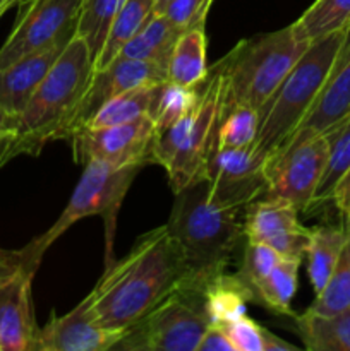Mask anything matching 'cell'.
Segmentation results:
<instances>
[{
  "mask_svg": "<svg viewBox=\"0 0 350 351\" xmlns=\"http://www.w3.org/2000/svg\"><path fill=\"white\" fill-rule=\"evenodd\" d=\"M347 308H350V235L325 288L316 295L309 311L316 314L331 315L340 314Z\"/></svg>",
  "mask_w": 350,
  "mask_h": 351,
  "instance_id": "cell-31",
  "label": "cell"
},
{
  "mask_svg": "<svg viewBox=\"0 0 350 351\" xmlns=\"http://www.w3.org/2000/svg\"><path fill=\"white\" fill-rule=\"evenodd\" d=\"M331 202L336 206V209L342 213L343 218H347L350 221V168L347 170V173L340 178L338 184H336L331 195Z\"/></svg>",
  "mask_w": 350,
  "mask_h": 351,
  "instance_id": "cell-37",
  "label": "cell"
},
{
  "mask_svg": "<svg viewBox=\"0 0 350 351\" xmlns=\"http://www.w3.org/2000/svg\"><path fill=\"white\" fill-rule=\"evenodd\" d=\"M350 115V34L343 45L321 93L316 98L314 105L307 112L297 130L292 134V139L318 136L328 132L329 129ZM287 141V143H288ZM285 143V144H287ZM283 144V146H285Z\"/></svg>",
  "mask_w": 350,
  "mask_h": 351,
  "instance_id": "cell-17",
  "label": "cell"
},
{
  "mask_svg": "<svg viewBox=\"0 0 350 351\" xmlns=\"http://www.w3.org/2000/svg\"><path fill=\"white\" fill-rule=\"evenodd\" d=\"M122 3L124 0H84L82 2L75 34L86 41L95 64L102 53L113 16Z\"/></svg>",
  "mask_w": 350,
  "mask_h": 351,
  "instance_id": "cell-30",
  "label": "cell"
},
{
  "mask_svg": "<svg viewBox=\"0 0 350 351\" xmlns=\"http://www.w3.org/2000/svg\"><path fill=\"white\" fill-rule=\"evenodd\" d=\"M325 134L329 141L328 163H326L321 182L316 189L312 206L331 201L336 184L350 168V115Z\"/></svg>",
  "mask_w": 350,
  "mask_h": 351,
  "instance_id": "cell-29",
  "label": "cell"
},
{
  "mask_svg": "<svg viewBox=\"0 0 350 351\" xmlns=\"http://www.w3.org/2000/svg\"><path fill=\"white\" fill-rule=\"evenodd\" d=\"M154 14V0H124L120 9L113 16L108 34L103 43L102 53L95 64V71L105 67L120 53L124 45L139 33L141 27Z\"/></svg>",
  "mask_w": 350,
  "mask_h": 351,
  "instance_id": "cell-26",
  "label": "cell"
},
{
  "mask_svg": "<svg viewBox=\"0 0 350 351\" xmlns=\"http://www.w3.org/2000/svg\"><path fill=\"white\" fill-rule=\"evenodd\" d=\"M143 167H112L102 161L84 163V171L72 192L69 204L58 216L57 221L43 233L27 243L38 257H43L48 247L60 235H64L74 223L88 216H102L105 223V267L115 263L113 257V237H115L117 215L130 184Z\"/></svg>",
  "mask_w": 350,
  "mask_h": 351,
  "instance_id": "cell-6",
  "label": "cell"
},
{
  "mask_svg": "<svg viewBox=\"0 0 350 351\" xmlns=\"http://www.w3.org/2000/svg\"><path fill=\"white\" fill-rule=\"evenodd\" d=\"M93 72L91 51L86 41L75 34L31 96L26 108L17 115L12 136L0 143V167L19 154L36 156L50 141H67L72 117Z\"/></svg>",
  "mask_w": 350,
  "mask_h": 351,
  "instance_id": "cell-2",
  "label": "cell"
},
{
  "mask_svg": "<svg viewBox=\"0 0 350 351\" xmlns=\"http://www.w3.org/2000/svg\"><path fill=\"white\" fill-rule=\"evenodd\" d=\"M40 263L27 245L0 254V351H36L31 285Z\"/></svg>",
  "mask_w": 350,
  "mask_h": 351,
  "instance_id": "cell-9",
  "label": "cell"
},
{
  "mask_svg": "<svg viewBox=\"0 0 350 351\" xmlns=\"http://www.w3.org/2000/svg\"><path fill=\"white\" fill-rule=\"evenodd\" d=\"M5 139H7L5 134H0V143H2V141H5Z\"/></svg>",
  "mask_w": 350,
  "mask_h": 351,
  "instance_id": "cell-41",
  "label": "cell"
},
{
  "mask_svg": "<svg viewBox=\"0 0 350 351\" xmlns=\"http://www.w3.org/2000/svg\"><path fill=\"white\" fill-rule=\"evenodd\" d=\"M213 0H172L165 9V16L182 31L205 24L206 14Z\"/></svg>",
  "mask_w": 350,
  "mask_h": 351,
  "instance_id": "cell-35",
  "label": "cell"
},
{
  "mask_svg": "<svg viewBox=\"0 0 350 351\" xmlns=\"http://www.w3.org/2000/svg\"><path fill=\"white\" fill-rule=\"evenodd\" d=\"M266 156L257 147L215 149L206 168L209 191L218 201L246 208L266 191Z\"/></svg>",
  "mask_w": 350,
  "mask_h": 351,
  "instance_id": "cell-13",
  "label": "cell"
},
{
  "mask_svg": "<svg viewBox=\"0 0 350 351\" xmlns=\"http://www.w3.org/2000/svg\"><path fill=\"white\" fill-rule=\"evenodd\" d=\"M223 95L225 75L216 62L208 69V75L199 86V99L191 129L174 160L165 168L174 194L196 182L206 180L208 161L216 149Z\"/></svg>",
  "mask_w": 350,
  "mask_h": 351,
  "instance_id": "cell-8",
  "label": "cell"
},
{
  "mask_svg": "<svg viewBox=\"0 0 350 351\" xmlns=\"http://www.w3.org/2000/svg\"><path fill=\"white\" fill-rule=\"evenodd\" d=\"M295 331L311 351H350V308L340 314H316L305 311L294 315Z\"/></svg>",
  "mask_w": 350,
  "mask_h": 351,
  "instance_id": "cell-21",
  "label": "cell"
},
{
  "mask_svg": "<svg viewBox=\"0 0 350 351\" xmlns=\"http://www.w3.org/2000/svg\"><path fill=\"white\" fill-rule=\"evenodd\" d=\"M12 5H16V0H0V17L7 12V9H10Z\"/></svg>",
  "mask_w": 350,
  "mask_h": 351,
  "instance_id": "cell-40",
  "label": "cell"
},
{
  "mask_svg": "<svg viewBox=\"0 0 350 351\" xmlns=\"http://www.w3.org/2000/svg\"><path fill=\"white\" fill-rule=\"evenodd\" d=\"M124 335L100 324L82 300L69 314L51 315L40 328L36 351H106L115 348Z\"/></svg>",
  "mask_w": 350,
  "mask_h": 351,
  "instance_id": "cell-16",
  "label": "cell"
},
{
  "mask_svg": "<svg viewBox=\"0 0 350 351\" xmlns=\"http://www.w3.org/2000/svg\"><path fill=\"white\" fill-rule=\"evenodd\" d=\"M187 280L180 250L163 225L141 235L126 257L105 267L84 300L100 324L127 331L168 295L187 287Z\"/></svg>",
  "mask_w": 350,
  "mask_h": 351,
  "instance_id": "cell-1",
  "label": "cell"
},
{
  "mask_svg": "<svg viewBox=\"0 0 350 351\" xmlns=\"http://www.w3.org/2000/svg\"><path fill=\"white\" fill-rule=\"evenodd\" d=\"M17 117L10 115L2 105H0V134H5L7 137L12 136L14 127H16Z\"/></svg>",
  "mask_w": 350,
  "mask_h": 351,
  "instance_id": "cell-38",
  "label": "cell"
},
{
  "mask_svg": "<svg viewBox=\"0 0 350 351\" xmlns=\"http://www.w3.org/2000/svg\"><path fill=\"white\" fill-rule=\"evenodd\" d=\"M180 33V27L175 26L165 14L154 12L148 19V23L141 27L139 33L124 45L117 57L151 62V64L160 65L167 72L172 48Z\"/></svg>",
  "mask_w": 350,
  "mask_h": 351,
  "instance_id": "cell-20",
  "label": "cell"
},
{
  "mask_svg": "<svg viewBox=\"0 0 350 351\" xmlns=\"http://www.w3.org/2000/svg\"><path fill=\"white\" fill-rule=\"evenodd\" d=\"M198 351H235L223 329L216 324H209L199 341Z\"/></svg>",
  "mask_w": 350,
  "mask_h": 351,
  "instance_id": "cell-36",
  "label": "cell"
},
{
  "mask_svg": "<svg viewBox=\"0 0 350 351\" xmlns=\"http://www.w3.org/2000/svg\"><path fill=\"white\" fill-rule=\"evenodd\" d=\"M294 24L297 33L312 43L329 34L350 29V0H316Z\"/></svg>",
  "mask_w": 350,
  "mask_h": 351,
  "instance_id": "cell-27",
  "label": "cell"
},
{
  "mask_svg": "<svg viewBox=\"0 0 350 351\" xmlns=\"http://www.w3.org/2000/svg\"><path fill=\"white\" fill-rule=\"evenodd\" d=\"M208 75L205 24L187 27L178 34L167 64V81L198 88Z\"/></svg>",
  "mask_w": 350,
  "mask_h": 351,
  "instance_id": "cell-19",
  "label": "cell"
},
{
  "mask_svg": "<svg viewBox=\"0 0 350 351\" xmlns=\"http://www.w3.org/2000/svg\"><path fill=\"white\" fill-rule=\"evenodd\" d=\"M311 228L299 221V209L281 199L264 197L246 206L244 237L247 242L264 243L285 259L302 261Z\"/></svg>",
  "mask_w": 350,
  "mask_h": 351,
  "instance_id": "cell-14",
  "label": "cell"
},
{
  "mask_svg": "<svg viewBox=\"0 0 350 351\" xmlns=\"http://www.w3.org/2000/svg\"><path fill=\"white\" fill-rule=\"evenodd\" d=\"M24 2V0H16V3H23Z\"/></svg>",
  "mask_w": 350,
  "mask_h": 351,
  "instance_id": "cell-42",
  "label": "cell"
},
{
  "mask_svg": "<svg viewBox=\"0 0 350 351\" xmlns=\"http://www.w3.org/2000/svg\"><path fill=\"white\" fill-rule=\"evenodd\" d=\"M65 47H51L34 51L0 69V105L10 115L17 117L26 108L31 96L34 95L48 71L54 67Z\"/></svg>",
  "mask_w": 350,
  "mask_h": 351,
  "instance_id": "cell-18",
  "label": "cell"
},
{
  "mask_svg": "<svg viewBox=\"0 0 350 351\" xmlns=\"http://www.w3.org/2000/svg\"><path fill=\"white\" fill-rule=\"evenodd\" d=\"M26 9L0 48V69L51 47H65L78 29L84 0H24Z\"/></svg>",
  "mask_w": 350,
  "mask_h": 351,
  "instance_id": "cell-11",
  "label": "cell"
},
{
  "mask_svg": "<svg viewBox=\"0 0 350 351\" xmlns=\"http://www.w3.org/2000/svg\"><path fill=\"white\" fill-rule=\"evenodd\" d=\"M163 82L139 86V88L129 89V91L115 96L106 101L82 129H102V127L119 125V123L134 122V120L144 119V117L153 119L158 95H160Z\"/></svg>",
  "mask_w": 350,
  "mask_h": 351,
  "instance_id": "cell-23",
  "label": "cell"
},
{
  "mask_svg": "<svg viewBox=\"0 0 350 351\" xmlns=\"http://www.w3.org/2000/svg\"><path fill=\"white\" fill-rule=\"evenodd\" d=\"M172 0H154V12H160L163 14L165 9L168 7V3H170Z\"/></svg>",
  "mask_w": 350,
  "mask_h": 351,
  "instance_id": "cell-39",
  "label": "cell"
},
{
  "mask_svg": "<svg viewBox=\"0 0 350 351\" xmlns=\"http://www.w3.org/2000/svg\"><path fill=\"white\" fill-rule=\"evenodd\" d=\"M259 130L257 110L247 105H230L223 95L216 149H237L253 146Z\"/></svg>",
  "mask_w": 350,
  "mask_h": 351,
  "instance_id": "cell-28",
  "label": "cell"
},
{
  "mask_svg": "<svg viewBox=\"0 0 350 351\" xmlns=\"http://www.w3.org/2000/svg\"><path fill=\"white\" fill-rule=\"evenodd\" d=\"M202 304L211 324H223L246 314L249 302H253L249 288L239 274L218 273L201 288Z\"/></svg>",
  "mask_w": 350,
  "mask_h": 351,
  "instance_id": "cell-22",
  "label": "cell"
},
{
  "mask_svg": "<svg viewBox=\"0 0 350 351\" xmlns=\"http://www.w3.org/2000/svg\"><path fill=\"white\" fill-rule=\"evenodd\" d=\"M199 86L198 88H185V86H178L170 81H165L161 84L156 108L153 113L156 134L167 130L168 127L184 119L196 108L199 99Z\"/></svg>",
  "mask_w": 350,
  "mask_h": 351,
  "instance_id": "cell-33",
  "label": "cell"
},
{
  "mask_svg": "<svg viewBox=\"0 0 350 351\" xmlns=\"http://www.w3.org/2000/svg\"><path fill=\"white\" fill-rule=\"evenodd\" d=\"M294 24L242 40L218 60L225 75V99L259 112L309 47Z\"/></svg>",
  "mask_w": 350,
  "mask_h": 351,
  "instance_id": "cell-5",
  "label": "cell"
},
{
  "mask_svg": "<svg viewBox=\"0 0 350 351\" xmlns=\"http://www.w3.org/2000/svg\"><path fill=\"white\" fill-rule=\"evenodd\" d=\"M349 235L350 232L340 226L311 228L304 257L307 261V274L316 295L325 288Z\"/></svg>",
  "mask_w": 350,
  "mask_h": 351,
  "instance_id": "cell-24",
  "label": "cell"
},
{
  "mask_svg": "<svg viewBox=\"0 0 350 351\" xmlns=\"http://www.w3.org/2000/svg\"><path fill=\"white\" fill-rule=\"evenodd\" d=\"M223 329L235 351H295L294 345L271 335L268 329L257 324L247 314L232 319L223 324H216Z\"/></svg>",
  "mask_w": 350,
  "mask_h": 351,
  "instance_id": "cell-32",
  "label": "cell"
},
{
  "mask_svg": "<svg viewBox=\"0 0 350 351\" xmlns=\"http://www.w3.org/2000/svg\"><path fill=\"white\" fill-rule=\"evenodd\" d=\"M163 81H167V72L160 65L126 57H115L105 67L93 72L88 89L72 117L67 141H71L88 123V120L112 98L129 91V89L146 84H158Z\"/></svg>",
  "mask_w": 350,
  "mask_h": 351,
  "instance_id": "cell-15",
  "label": "cell"
},
{
  "mask_svg": "<svg viewBox=\"0 0 350 351\" xmlns=\"http://www.w3.org/2000/svg\"><path fill=\"white\" fill-rule=\"evenodd\" d=\"M349 34L350 29L312 41L257 112L259 130L254 146L264 156L268 158L280 149L297 130L321 93Z\"/></svg>",
  "mask_w": 350,
  "mask_h": 351,
  "instance_id": "cell-4",
  "label": "cell"
},
{
  "mask_svg": "<svg viewBox=\"0 0 350 351\" xmlns=\"http://www.w3.org/2000/svg\"><path fill=\"white\" fill-rule=\"evenodd\" d=\"M281 259L283 257L277 250L271 249V247L264 245V243L247 242L242 267H240L237 274H239L240 280L246 283V287L250 291Z\"/></svg>",
  "mask_w": 350,
  "mask_h": 351,
  "instance_id": "cell-34",
  "label": "cell"
},
{
  "mask_svg": "<svg viewBox=\"0 0 350 351\" xmlns=\"http://www.w3.org/2000/svg\"><path fill=\"white\" fill-rule=\"evenodd\" d=\"M240 208L218 201L208 180L196 182L175 194L167 228L187 267V287L201 290L208 280L226 269L244 237Z\"/></svg>",
  "mask_w": 350,
  "mask_h": 351,
  "instance_id": "cell-3",
  "label": "cell"
},
{
  "mask_svg": "<svg viewBox=\"0 0 350 351\" xmlns=\"http://www.w3.org/2000/svg\"><path fill=\"white\" fill-rule=\"evenodd\" d=\"M328 154L329 141L326 134L288 141L266 158L264 197L287 201L299 211L311 208L328 163Z\"/></svg>",
  "mask_w": 350,
  "mask_h": 351,
  "instance_id": "cell-10",
  "label": "cell"
},
{
  "mask_svg": "<svg viewBox=\"0 0 350 351\" xmlns=\"http://www.w3.org/2000/svg\"><path fill=\"white\" fill-rule=\"evenodd\" d=\"M209 324L201 290L182 287L127 329L113 350L198 351Z\"/></svg>",
  "mask_w": 350,
  "mask_h": 351,
  "instance_id": "cell-7",
  "label": "cell"
},
{
  "mask_svg": "<svg viewBox=\"0 0 350 351\" xmlns=\"http://www.w3.org/2000/svg\"><path fill=\"white\" fill-rule=\"evenodd\" d=\"M301 263L302 261L285 259L283 257L250 290L253 302L263 305L273 314L294 317L295 312L292 311V300H294V295L297 291V274Z\"/></svg>",
  "mask_w": 350,
  "mask_h": 351,
  "instance_id": "cell-25",
  "label": "cell"
},
{
  "mask_svg": "<svg viewBox=\"0 0 350 351\" xmlns=\"http://www.w3.org/2000/svg\"><path fill=\"white\" fill-rule=\"evenodd\" d=\"M154 122L151 117L102 127V129H81L69 143L74 151L75 161L82 165L88 161H102L112 167H144L151 161Z\"/></svg>",
  "mask_w": 350,
  "mask_h": 351,
  "instance_id": "cell-12",
  "label": "cell"
},
{
  "mask_svg": "<svg viewBox=\"0 0 350 351\" xmlns=\"http://www.w3.org/2000/svg\"><path fill=\"white\" fill-rule=\"evenodd\" d=\"M0 254H2V250H0Z\"/></svg>",
  "mask_w": 350,
  "mask_h": 351,
  "instance_id": "cell-43",
  "label": "cell"
}]
</instances>
